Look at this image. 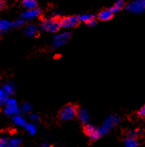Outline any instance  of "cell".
<instances>
[{
    "mask_svg": "<svg viewBox=\"0 0 145 147\" xmlns=\"http://www.w3.org/2000/svg\"><path fill=\"white\" fill-rule=\"evenodd\" d=\"M77 109L74 105H66L61 109L59 117L62 121H70L73 120L77 116Z\"/></svg>",
    "mask_w": 145,
    "mask_h": 147,
    "instance_id": "cell-3",
    "label": "cell"
},
{
    "mask_svg": "<svg viewBox=\"0 0 145 147\" xmlns=\"http://www.w3.org/2000/svg\"><path fill=\"white\" fill-rule=\"evenodd\" d=\"M23 6L26 9H34L37 8L38 3L36 0H23Z\"/></svg>",
    "mask_w": 145,
    "mask_h": 147,
    "instance_id": "cell-14",
    "label": "cell"
},
{
    "mask_svg": "<svg viewBox=\"0 0 145 147\" xmlns=\"http://www.w3.org/2000/svg\"><path fill=\"white\" fill-rule=\"evenodd\" d=\"M84 130L86 136L91 140H96L102 136L100 133V131H99V128L95 127L93 125L87 124L85 126Z\"/></svg>",
    "mask_w": 145,
    "mask_h": 147,
    "instance_id": "cell-8",
    "label": "cell"
},
{
    "mask_svg": "<svg viewBox=\"0 0 145 147\" xmlns=\"http://www.w3.org/2000/svg\"><path fill=\"white\" fill-rule=\"evenodd\" d=\"M24 128L30 135H34L37 132L36 125H34V123H32V122H27V124L24 126Z\"/></svg>",
    "mask_w": 145,
    "mask_h": 147,
    "instance_id": "cell-20",
    "label": "cell"
},
{
    "mask_svg": "<svg viewBox=\"0 0 145 147\" xmlns=\"http://www.w3.org/2000/svg\"><path fill=\"white\" fill-rule=\"evenodd\" d=\"M20 108L18 107V104L14 98L9 97L8 101L5 102L3 112L5 115L8 116H14L18 114Z\"/></svg>",
    "mask_w": 145,
    "mask_h": 147,
    "instance_id": "cell-4",
    "label": "cell"
},
{
    "mask_svg": "<svg viewBox=\"0 0 145 147\" xmlns=\"http://www.w3.org/2000/svg\"><path fill=\"white\" fill-rule=\"evenodd\" d=\"M41 29L42 31L47 32H56L61 28V24L60 21L57 20V18H46L43 19L41 22Z\"/></svg>",
    "mask_w": 145,
    "mask_h": 147,
    "instance_id": "cell-1",
    "label": "cell"
},
{
    "mask_svg": "<svg viewBox=\"0 0 145 147\" xmlns=\"http://www.w3.org/2000/svg\"><path fill=\"white\" fill-rule=\"evenodd\" d=\"M13 121L16 125H18V126H25L27 124V121L26 120L23 118V116H19L18 114L16 115V116H13Z\"/></svg>",
    "mask_w": 145,
    "mask_h": 147,
    "instance_id": "cell-16",
    "label": "cell"
},
{
    "mask_svg": "<svg viewBox=\"0 0 145 147\" xmlns=\"http://www.w3.org/2000/svg\"><path fill=\"white\" fill-rule=\"evenodd\" d=\"M13 27V22H10L6 19H2L0 21V32L1 33H5L8 30L11 29V28Z\"/></svg>",
    "mask_w": 145,
    "mask_h": 147,
    "instance_id": "cell-13",
    "label": "cell"
},
{
    "mask_svg": "<svg viewBox=\"0 0 145 147\" xmlns=\"http://www.w3.org/2000/svg\"><path fill=\"white\" fill-rule=\"evenodd\" d=\"M41 15V10L38 8H34V9H27L24 11L22 14V18L25 20L32 21L36 18H38L39 16Z\"/></svg>",
    "mask_w": 145,
    "mask_h": 147,
    "instance_id": "cell-9",
    "label": "cell"
},
{
    "mask_svg": "<svg viewBox=\"0 0 145 147\" xmlns=\"http://www.w3.org/2000/svg\"><path fill=\"white\" fill-rule=\"evenodd\" d=\"M5 5H6L5 1H4V0H0V8L3 9V8L5 7Z\"/></svg>",
    "mask_w": 145,
    "mask_h": 147,
    "instance_id": "cell-30",
    "label": "cell"
},
{
    "mask_svg": "<svg viewBox=\"0 0 145 147\" xmlns=\"http://www.w3.org/2000/svg\"><path fill=\"white\" fill-rule=\"evenodd\" d=\"M25 21H26V20L23 19V18L21 17L20 18L17 19L16 21L13 22V27H14V28H21V27H23V25H24Z\"/></svg>",
    "mask_w": 145,
    "mask_h": 147,
    "instance_id": "cell-24",
    "label": "cell"
},
{
    "mask_svg": "<svg viewBox=\"0 0 145 147\" xmlns=\"http://www.w3.org/2000/svg\"><path fill=\"white\" fill-rule=\"evenodd\" d=\"M115 13L110 8H107L105 10H102L99 14H98V18L100 21H108L112 18V17Z\"/></svg>",
    "mask_w": 145,
    "mask_h": 147,
    "instance_id": "cell-12",
    "label": "cell"
},
{
    "mask_svg": "<svg viewBox=\"0 0 145 147\" xmlns=\"http://www.w3.org/2000/svg\"><path fill=\"white\" fill-rule=\"evenodd\" d=\"M119 121V118L116 116H109L107 117L103 122L102 125L99 127V131L101 135H105L109 132L113 128H115Z\"/></svg>",
    "mask_w": 145,
    "mask_h": 147,
    "instance_id": "cell-2",
    "label": "cell"
},
{
    "mask_svg": "<svg viewBox=\"0 0 145 147\" xmlns=\"http://www.w3.org/2000/svg\"><path fill=\"white\" fill-rule=\"evenodd\" d=\"M8 96H8V94L1 88L0 89V104L1 105H4L5 102L8 101V99L9 98Z\"/></svg>",
    "mask_w": 145,
    "mask_h": 147,
    "instance_id": "cell-23",
    "label": "cell"
},
{
    "mask_svg": "<svg viewBox=\"0 0 145 147\" xmlns=\"http://www.w3.org/2000/svg\"><path fill=\"white\" fill-rule=\"evenodd\" d=\"M124 6V0H116L115 4L110 8V9L113 11V13H118L119 11H120L122 8Z\"/></svg>",
    "mask_w": 145,
    "mask_h": 147,
    "instance_id": "cell-17",
    "label": "cell"
},
{
    "mask_svg": "<svg viewBox=\"0 0 145 147\" xmlns=\"http://www.w3.org/2000/svg\"><path fill=\"white\" fill-rule=\"evenodd\" d=\"M41 147H52V146H50V145H48V144H42Z\"/></svg>",
    "mask_w": 145,
    "mask_h": 147,
    "instance_id": "cell-31",
    "label": "cell"
},
{
    "mask_svg": "<svg viewBox=\"0 0 145 147\" xmlns=\"http://www.w3.org/2000/svg\"><path fill=\"white\" fill-rule=\"evenodd\" d=\"M30 119L32 120V122H38L39 120H40V117H39L38 115H37V114H32L30 116Z\"/></svg>",
    "mask_w": 145,
    "mask_h": 147,
    "instance_id": "cell-27",
    "label": "cell"
},
{
    "mask_svg": "<svg viewBox=\"0 0 145 147\" xmlns=\"http://www.w3.org/2000/svg\"><path fill=\"white\" fill-rule=\"evenodd\" d=\"M9 139H8L6 136H2L0 139V147H8Z\"/></svg>",
    "mask_w": 145,
    "mask_h": 147,
    "instance_id": "cell-26",
    "label": "cell"
},
{
    "mask_svg": "<svg viewBox=\"0 0 145 147\" xmlns=\"http://www.w3.org/2000/svg\"><path fill=\"white\" fill-rule=\"evenodd\" d=\"M70 33L67 32H61L57 35H56L53 38L52 40V45L54 47L58 48L64 46L70 39Z\"/></svg>",
    "mask_w": 145,
    "mask_h": 147,
    "instance_id": "cell-7",
    "label": "cell"
},
{
    "mask_svg": "<svg viewBox=\"0 0 145 147\" xmlns=\"http://www.w3.org/2000/svg\"><path fill=\"white\" fill-rule=\"evenodd\" d=\"M140 134H141V131L139 130H132V131H130L128 133V137L136 138Z\"/></svg>",
    "mask_w": 145,
    "mask_h": 147,
    "instance_id": "cell-25",
    "label": "cell"
},
{
    "mask_svg": "<svg viewBox=\"0 0 145 147\" xmlns=\"http://www.w3.org/2000/svg\"><path fill=\"white\" fill-rule=\"evenodd\" d=\"M21 144H22V139L13 137V138L9 139L8 147H20Z\"/></svg>",
    "mask_w": 145,
    "mask_h": 147,
    "instance_id": "cell-19",
    "label": "cell"
},
{
    "mask_svg": "<svg viewBox=\"0 0 145 147\" xmlns=\"http://www.w3.org/2000/svg\"><path fill=\"white\" fill-rule=\"evenodd\" d=\"M126 9L132 13H142L145 11V0H134L126 6Z\"/></svg>",
    "mask_w": 145,
    "mask_h": 147,
    "instance_id": "cell-5",
    "label": "cell"
},
{
    "mask_svg": "<svg viewBox=\"0 0 145 147\" xmlns=\"http://www.w3.org/2000/svg\"><path fill=\"white\" fill-rule=\"evenodd\" d=\"M38 26L33 24V23H31L28 24L24 28V33L28 36V37H35L38 33Z\"/></svg>",
    "mask_w": 145,
    "mask_h": 147,
    "instance_id": "cell-11",
    "label": "cell"
},
{
    "mask_svg": "<svg viewBox=\"0 0 145 147\" xmlns=\"http://www.w3.org/2000/svg\"><path fill=\"white\" fill-rule=\"evenodd\" d=\"M79 20L80 22H83V23H88L91 20H92L94 18V15L93 14H91V13H85V14H81L80 15L79 17Z\"/></svg>",
    "mask_w": 145,
    "mask_h": 147,
    "instance_id": "cell-21",
    "label": "cell"
},
{
    "mask_svg": "<svg viewBox=\"0 0 145 147\" xmlns=\"http://www.w3.org/2000/svg\"><path fill=\"white\" fill-rule=\"evenodd\" d=\"M124 146H125V147H138V142L135 138L128 137L124 140Z\"/></svg>",
    "mask_w": 145,
    "mask_h": 147,
    "instance_id": "cell-18",
    "label": "cell"
},
{
    "mask_svg": "<svg viewBox=\"0 0 145 147\" xmlns=\"http://www.w3.org/2000/svg\"><path fill=\"white\" fill-rule=\"evenodd\" d=\"M138 116L141 117H145V104L141 107V109L138 111Z\"/></svg>",
    "mask_w": 145,
    "mask_h": 147,
    "instance_id": "cell-28",
    "label": "cell"
},
{
    "mask_svg": "<svg viewBox=\"0 0 145 147\" xmlns=\"http://www.w3.org/2000/svg\"><path fill=\"white\" fill-rule=\"evenodd\" d=\"M78 119L80 120V121L84 125H87L88 122L90 121V114L88 110L85 108H81L78 111L77 113Z\"/></svg>",
    "mask_w": 145,
    "mask_h": 147,
    "instance_id": "cell-10",
    "label": "cell"
},
{
    "mask_svg": "<svg viewBox=\"0 0 145 147\" xmlns=\"http://www.w3.org/2000/svg\"><path fill=\"white\" fill-rule=\"evenodd\" d=\"M20 111L24 114H29L31 111H32V106L29 102H25L22 105Z\"/></svg>",
    "mask_w": 145,
    "mask_h": 147,
    "instance_id": "cell-22",
    "label": "cell"
},
{
    "mask_svg": "<svg viewBox=\"0 0 145 147\" xmlns=\"http://www.w3.org/2000/svg\"><path fill=\"white\" fill-rule=\"evenodd\" d=\"M80 23L79 18L76 16H69V17H65L62 18L60 20V24L61 28H65V29H69L75 28Z\"/></svg>",
    "mask_w": 145,
    "mask_h": 147,
    "instance_id": "cell-6",
    "label": "cell"
},
{
    "mask_svg": "<svg viewBox=\"0 0 145 147\" xmlns=\"http://www.w3.org/2000/svg\"><path fill=\"white\" fill-rule=\"evenodd\" d=\"M87 24H88V26H89V27H95V26L96 25V21H95V18H93V19L91 20V21L87 23Z\"/></svg>",
    "mask_w": 145,
    "mask_h": 147,
    "instance_id": "cell-29",
    "label": "cell"
},
{
    "mask_svg": "<svg viewBox=\"0 0 145 147\" xmlns=\"http://www.w3.org/2000/svg\"><path fill=\"white\" fill-rule=\"evenodd\" d=\"M2 89L7 93L8 96H11L15 92V86L13 85V83H11V82L4 84L3 86Z\"/></svg>",
    "mask_w": 145,
    "mask_h": 147,
    "instance_id": "cell-15",
    "label": "cell"
}]
</instances>
